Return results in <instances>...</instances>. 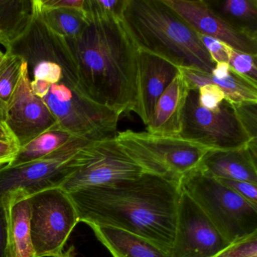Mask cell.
Instances as JSON below:
<instances>
[{
	"mask_svg": "<svg viewBox=\"0 0 257 257\" xmlns=\"http://www.w3.org/2000/svg\"><path fill=\"white\" fill-rule=\"evenodd\" d=\"M99 7L106 13L119 16L124 0H96Z\"/></svg>",
	"mask_w": 257,
	"mask_h": 257,
	"instance_id": "36",
	"label": "cell"
},
{
	"mask_svg": "<svg viewBox=\"0 0 257 257\" xmlns=\"http://www.w3.org/2000/svg\"><path fill=\"white\" fill-rule=\"evenodd\" d=\"M9 237L11 257H37L31 238L28 198H9Z\"/></svg>",
	"mask_w": 257,
	"mask_h": 257,
	"instance_id": "20",
	"label": "cell"
},
{
	"mask_svg": "<svg viewBox=\"0 0 257 257\" xmlns=\"http://www.w3.org/2000/svg\"><path fill=\"white\" fill-rule=\"evenodd\" d=\"M4 53L0 54V62H1V61H2L3 58H4Z\"/></svg>",
	"mask_w": 257,
	"mask_h": 257,
	"instance_id": "41",
	"label": "cell"
},
{
	"mask_svg": "<svg viewBox=\"0 0 257 257\" xmlns=\"http://www.w3.org/2000/svg\"><path fill=\"white\" fill-rule=\"evenodd\" d=\"M198 101L206 109L213 110L225 100V94L217 85L206 84L198 89Z\"/></svg>",
	"mask_w": 257,
	"mask_h": 257,
	"instance_id": "30",
	"label": "cell"
},
{
	"mask_svg": "<svg viewBox=\"0 0 257 257\" xmlns=\"http://www.w3.org/2000/svg\"><path fill=\"white\" fill-rule=\"evenodd\" d=\"M0 257L10 255V237H9L8 210L5 204L0 203Z\"/></svg>",
	"mask_w": 257,
	"mask_h": 257,
	"instance_id": "32",
	"label": "cell"
},
{
	"mask_svg": "<svg viewBox=\"0 0 257 257\" xmlns=\"http://www.w3.org/2000/svg\"><path fill=\"white\" fill-rule=\"evenodd\" d=\"M180 187L233 243L257 232V207L199 168L182 176Z\"/></svg>",
	"mask_w": 257,
	"mask_h": 257,
	"instance_id": "4",
	"label": "cell"
},
{
	"mask_svg": "<svg viewBox=\"0 0 257 257\" xmlns=\"http://www.w3.org/2000/svg\"><path fill=\"white\" fill-rule=\"evenodd\" d=\"M197 34H198L200 41L201 42L203 46L208 52L213 62L217 63L221 62V61H226L227 62L226 55L224 52L223 48H222L219 40L213 38V37L198 34V33H197Z\"/></svg>",
	"mask_w": 257,
	"mask_h": 257,
	"instance_id": "33",
	"label": "cell"
},
{
	"mask_svg": "<svg viewBox=\"0 0 257 257\" xmlns=\"http://www.w3.org/2000/svg\"><path fill=\"white\" fill-rule=\"evenodd\" d=\"M42 100L55 115L59 127L72 136L94 141L116 137L119 115L90 100L79 90L60 82L51 85Z\"/></svg>",
	"mask_w": 257,
	"mask_h": 257,
	"instance_id": "7",
	"label": "cell"
},
{
	"mask_svg": "<svg viewBox=\"0 0 257 257\" xmlns=\"http://www.w3.org/2000/svg\"><path fill=\"white\" fill-rule=\"evenodd\" d=\"M24 62L20 56L4 52L0 62V100L5 104L20 79Z\"/></svg>",
	"mask_w": 257,
	"mask_h": 257,
	"instance_id": "25",
	"label": "cell"
},
{
	"mask_svg": "<svg viewBox=\"0 0 257 257\" xmlns=\"http://www.w3.org/2000/svg\"><path fill=\"white\" fill-rule=\"evenodd\" d=\"M33 12L34 0H0V46L7 49L22 35ZM3 53L0 49V54Z\"/></svg>",
	"mask_w": 257,
	"mask_h": 257,
	"instance_id": "22",
	"label": "cell"
},
{
	"mask_svg": "<svg viewBox=\"0 0 257 257\" xmlns=\"http://www.w3.org/2000/svg\"><path fill=\"white\" fill-rule=\"evenodd\" d=\"M256 150V141L237 150H209L198 168L215 178L257 185Z\"/></svg>",
	"mask_w": 257,
	"mask_h": 257,
	"instance_id": "16",
	"label": "cell"
},
{
	"mask_svg": "<svg viewBox=\"0 0 257 257\" xmlns=\"http://www.w3.org/2000/svg\"><path fill=\"white\" fill-rule=\"evenodd\" d=\"M179 180L145 174L135 180L68 194L79 222L129 231L171 255L181 194Z\"/></svg>",
	"mask_w": 257,
	"mask_h": 257,
	"instance_id": "1",
	"label": "cell"
},
{
	"mask_svg": "<svg viewBox=\"0 0 257 257\" xmlns=\"http://www.w3.org/2000/svg\"><path fill=\"white\" fill-rule=\"evenodd\" d=\"M31 80L40 79L52 84L64 82V74L63 70L58 64L52 62L37 63L32 67H28Z\"/></svg>",
	"mask_w": 257,
	"mask_h": 257,
	"instance_id": "27",
	"label": "cell"
},
{
	"mask_svg": "<svg viewBox=\"0 0 257 257\" xmlns=\"http://www.w3.org/2000/svg\"><path fill=\"white\" fill-rule=\"evenodd\" d=\"M197 33L213 37L244 53L257 56V38L230 26L207 7L204 0H164Z\"/></svg>",
	"mask_w": 257,
	"mask_h": 257,
	"instance_id": "14",
	"label": "cell"
},
{
	"mask_svg": "<svg viewBox=\"0 0 257 257\" xmlns=\"http://www.w3.org/2000/svg\"><path fill=\"white\" fill-rule=\"evenodd\" d=\"M214 257H257V232L231 243Z\"/></svg>",
	"mask_w": 257,
	"mask_h": 257,
	"instance_id": "28",
	"label": "cell"
},
{
	"mask_svg": "<svg viewBox=\"0 0 257 257\" xmlns=\"http://www.w3.org/2000/svg\"><path fill=\"white\" fill-rule=\"evenodd\" d=\"M73 137L60 127L47 131L19 147L17 154L8 165L18 166L42 159L65 145Z\"/></svg>",
	"mask_w": 257,
	"mask_h": 257,
	"instance_id": "23",
	"label": "cell"
},
{
	"mask_svg": "<svg viewBox=\"0 0 257 257\" xmlns=\"http://www.w3.org/2000/svg\"><path fill=\"white\" fill-rule=\"evenodd\" d=\"M216 16L234 29L257 38V0H204Z\"/></svg>",
	"mask_w": 257,
	"mask_h": 257,
	"instance_id": "21",
	"label": "cell"
},
{
	"mask_svg": "<svg viewBox=\"0 0 257 257\" xmlns=\"http://www.w3.org/2000/svg\"><path fill=\"white\" fill-rule=\"evenodd\" d=\"M230 244L199 206L181 189L171 257H214Z\"/></svg>",
	"mask_w": 257,
	"mask_h": 257,
	"instance_id": "12",
	"label": "cell"
},
{
	"mask_svg": "<svg viewBox=\"0 0 257 257\" xmlns=\"http://www.w3.org/2000/svg\"><path fill=\"white\" fill-rule=\"evenodd\" d=\"M189 91L180 71L158 100L153 117L146 127L147 132L159 136H180L183 109Z\"/></svg>",
	"mask_w": 257,
	"mask_h": 257,
	"instance_id": "17",
	"label": "cell"
},
{
	"mask_svg": "<svg viewBox=\"0 0 257 257\" xmlns=\"http://www.w3.org/2000/svg\"><path fill=\"white\" fill-rule=\"evenodd\" d=\"M145 174L148 173L113 138L94 141L85 147L82 163L61 188L70 192L82 188L135 180Z\"/></svg>",
	"mask_w": 257,
	"mask_h": 257,
	"instance_id": "10",
	"label": "cell"
},
{
	"mask_svg": "<svg viewBox=\"0 0 257 257\" xmlns=\"http://www.w3.org/2000/svg\"><path fill=\"white\" fill-rule=\"evenodd\" d=\"M113 257H171L150 240L113 227L89 225Z\"/></svg>",
	"mask_w": 257,
	"mask_h": 257,
	"instance_id": "18",
	"label": "cell"
},
{
	"mask_svg": "<svg viewBox=\"0 0 257 257\" xmlns=\"http://www.w3.org/2000/svg\"><path fill=\"white\" fill-rule=\"evenodd\" d=\"M36 7L45 23L55 33L68 40L78 38L88 26L85 10L56 9L44 10L34 0Z\"/></svg>",
	"mask_w": 257,
	"mask_h": 257,
	"instance_id": "24",
	"label": "cell"
},
{
	"mask_svg": "<svg viewBox=\"0 0 257 257\" xmlns=\"http://www.w3.org/2000/svg\"><path fill=\"white\" fill-rule=\"evenodd\" d=\"M31 238L37 257H55L64 250L79 222L68 192L61 187L28 197Z\"/></svg>",
	"mask_w": 257,
	"mask_h": 257,
	"instance_id": "9",
	"label": "cell"
},
{
	"mask_svg": "<svg viewBox=\"0 0 257 257\" xmlns=\"http://www.w3.org/2000/svg\"><path fill=\"white\" fill-rule=\"evenodd\" d=\"M6 104L0 100V121L4 123L5 121Z\"/></svg>",
	"mask_w": 257,
	"mask_h": 257,
	"instance_id": "39",
	"label": "cell"
},
{
	"mask_svg": "<svg viewBox=\"0 0 257 257\" xmlns=\"http://www.w3.org/2000/svg\"><path fill=\"white\" fill-rule=\"evenodd\" d=\"M4 124L19 147L44 132L59 127L47 105L33 93L25 61L17 85L6 103Z\"/></svg>",
	"mask_w": 257,
	"mask_h": 257,
	"instance_id": "13",
	"label": "cell"
},
{
	"mask_svg": "<svg viewBox=\"0 0 257 257\" xmlns=\"http://www.w3.org/2000/svg\"><path fill=\"white\" fill-rule=\"evenodd\" d=\"M85 0H37L39 6L44 10L70 9L83 11Z\"/></svg>",
	"mask_w": 257,
	"mask_h": 257,
	"instance_id": "34",
	"label": "cell"
},
{
	"mask_svg": "<svg viewBox=\"0 0 257 257\" xmlns=\"http://www.w3.org/2000/svg\"><path fill=\"white\" fill-rule=\"evenodd\" d=\"M120 20L138 50L180 69L211 73L214 68L196 31L164 0H124Z\"/></svg>",
	"mask_w": 257,
	"mask_h": 257,
	"instance_id": "3",
	"label": "cell"
},
{
	"mask_svg": "<svg viewBox=\"0 0 257 257\" xmlns=\"http://www.w3.org/2000/svg\"><path fill=\"white\" fill-rule=\"evenodd\" d=\"M138 102L134 112L146 126L150 123L158 100L180 73V69L163 58L138 50Z\"/></svg>",
	"mask_w": 257,
	"mask_h": 257,
	"instance_id": "15",
	"label": "cell"
},
{
	"mask_svg": "<svg viewBox=\"0 0 257 257\" xmlns=\"http://www.w3.org/2000/svg\"><path fill=\"white\" fill-rule=\"evenodd\" d=\"M19 147L14 139L0 141V166L8 165L14 159Z\"/></svg>",
	"mask_w": 257,
	"mask_h": 257,
	"instance_id": "35",
	"label": "cell"
},
{
	"mask_svg": "<svg viewBox=\"0 0 257 257\" xmlns=\"http://www.w3.org/2000/svg\"><path fill=\"white\" fill-rule=\"evenodd\" d=\"M217 179V178H216ZM220 183L257 207V185L246 181L217 179Z\"/></svg>",
	"mask_w": 257,
	"mask_h": 257,
	"instance_id": "31",
	"label": "cell"
},
{
	"mask_svg": "<svg viewBox=\"0 0 257 257\" xmlns=\"http://www.w3.org/2000/svg\"><path fill=\"white\" fill-rule=\"evenodd\" d=\"M221 44L231 69L257 85V56L236 50L225 43Z\"/></svg>",
	"mask_w": 257,
	"mask_h": 257,
	"instance_id": "26",
	"label": "cell"
},
{
	"mask_svg": "<svg viewBox=\"0 0 257 257\" xmlns=\"http://www.w3.org/2000/svg\"><path fill=\"white\" fill-rule=\"evenodd\" d=\"M234 109L243 128L252 141L257 138V103H240L234 105Z\"/></svg>",
	"mask_w": 257,
	"mask_h": 257,
	"instance_id": "29",
	"label": "cell"
},
{
	"mask_svg": "<svg viewBox=\"0 0 257 257\" xmlns=\"http://www.w3.org/2000/svg\"><path fill=\"white\" fill-rule=\"evenodd\" d=\"M117 142L148 174L180 180L199 166L208 149L180 137L159 136L148 132H118Z\"/></svg>",
	"mask_w": 257,
	"mask_h": 257,
	"instance_id": "6",
	"label": "cell"
},
{
	"mask_svg": "<svg viewBox=\"0 0 257 257\" xmlns=\"http://www.w3.org/2000/svg\"><path fill=\"white\" fill-rule=\"evenodd\" d=\"M231 67L226 61L216 63L214 68L210 74L216 79H222L226 78L229 75Z\"/></svg>",
	"mask_w": 257,
	"mask_h": 257,
	"instance_id": "37",
	"label": "cell"
},
{
	"mask_svg": "<svg viewBox=\"0 0 257 257\" xmlns=\"http://www.w3.org/2000/svg\"><path fill=\"white\" fill-rule=\"evenodd\" d=\"M14 138L12 137L5 124L0 121V141H11Z\"/></svg>",
	"mask_w": 257,
	"mask_h": 257,
	"instance_id": "38",
	"label": "cell"
},
{
	"mask_svg": "<svg viewBox=\"0 0 257 257\" xmlns=\"http://www.w3.org/2000/svg\"><path fill=\"white\" fill-rule=\"evenodd\" d=\"M180 71L190 90H198L206 84H213L220 88L225 94V100L231 104L257 103V85L237 74L232 69L229 75L222 79H216L210 73L195 70L180 69Z\"/></svg>",
	"mask_w": 257,
	"mask_h": 257,
	"instance_id": "19",
	"label": "cell"
},
{
	"mask_svg": "<svg viewBox=\"0 0 257 257\" xmlns=\"http://www.w3.org/2000/svg\"><path fill=\"white\" fill-rule=\"evenodd\" d=\"M73 249H74L73 246H71L68 250L66 251V252H61L58 255H55V257H73L72 253H73Z\"/></svg>",
	"mask_w": 257,
	"mask_h": 257,
	"instance_id": "40",
	"label": "cell"
},
{
	"mask_svg": "<svg viewBox=\"0 0 257 257\" xmlns=\"http://www.w3.org/2000/svg\"><path fill=\"white\" fill-rule=\"evenodd\" d=\"M92 142L73 137L65 145L38 160L18 166H0V203L61 187L82 163L84 148Z\"/></svg>",
	"mask_w": 257,
	"mask_h": 257,
	"instance_id": "5",
	"label": "cell"
},
{
	"mask_svg": "<svg viewBox=\"0 0 257 257\" xmlns=\"http://www.w3.org/2000/svg\"><path fill=\"white\" fill-rule=\"evenodd\" d=\"M84 10L88 26L78 38L67 39L81 90L123 118L138 102V49L119 16L103 11L96 0H85Z\"/></svg>",
	"mask_w": 257,
	"mask_h": 257,
	"instance_id": "2",
	"label": "cell"
},
{
	"mask_svg": "<svg viewBox=\"0 0 257 257\" xmlns=\"http://www.w3.org/2000/svg\"><path fill=\"white\" fill-rule=\"evenodd\" d=\"M179 137L210 150H237L252 141L233 104L224 100L216 109H206L198 101V90L188 94Z\"/></svg>",
	"mask_w": 257,
	"mask_h": 257,
	"instance_id": "8",
	"label": "cell"
},
{
	"mask_svg": "<svg viewBox=\"0 0 257 257\" xmlns=\"http://www.w3.org/2000/svg\"><path fill=\"white\" fill-rule=\"evenodd\" d=\"M6 52L20 56L28 64V67L42 61L58 64L63 70V83L82 91L76 61L67 39L45 23L34 0V12L28 27Z\"/></svg>",
	"mask_w": 257,
	"mask_h": 257,
	"instance_id": "11",
	"label": "cell"
}]
</instances>
